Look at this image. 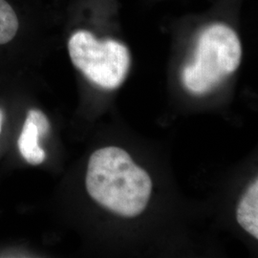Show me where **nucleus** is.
<instances>
[{"mask_svg":"<svg viewBox=\"0 0 258 258\" xmlns=\"http://www.w3.org/2000/svg\"><path fill=\"white\" fill-rule=\"evenodd\" d=\"M86 189L97 203L124 217L145 211L152 190L148 172L126 151L116 147L98 149L87 166Z\"/></svg>","mask_w":258,"mask_h":258,"instance_id":"f257e3e1","label":"nucleus"},{"mask_svg":"<svg viewBox=\"0 0 258 258\" xmlns=\"http://www.w3.org/2000/svg\"><path fill=\"white\" fill-rule=\"evenodd\" d=\"M242 49L236 33L223 24L205 29L198 39L194 61L185 66L182 80L195 95L211 91L240 64Z\"/></svg>","mask_w":258,"mask_h":258,"instance_id":"f03ea898","label":"nucleus"},{"mask_svg":"<svg viewBox=\"0 0 258 258\" xmlns=\"http://www.w3.org/2000/svg\"><path fill=\"white\" fill-rule=\"evenodd\" d=\"M68 51L73 64L104 89L118 88L128 73V49L116 40L101 41L90 32L80 30L69 38Z\"/></svg>","mask_w":258,"mask_h":258,"instance_id":"7ed1b4c3","label":"nucleus"},{"mask_svg":"<svg viewBox=\"0 0 258 258\" xmlns=\"http://www.w3.org/2000/svg\"><path fill=\"white\" fill-rule=\"evenodd\" d=\"M236 218L240 226L258 238V183L251 184L243 195L236 211Z\"/></svg>","mask_w":258,"mask_h":258,"instance_id":"20e7f679","label":"nucleus"},{"mask_svg":"<svg viewBox=\"0 0 258 258\" xmlns=\"http://www.w3.org/2000/svg\"><path fill=\"white\" fill-rule=\"evenodd\" d=\"M39 138L40 135L37 126L26 118L18 141V146L20 154L27 163L34 166L40 165L46 158L45 151L38 144Z\"/></svg>","mask_w":258,"mask_h":258,"instance_id":"39448f33","label":"nucleus"},{"mask_svg":"<svg viewBox=\"0 0 258 258\" xmlns=\"http://www.w3.org/2000/svg\"><path fill=\"white\" fill-rule=\"evenodd\" d=\"M19 29L16 11L7 0H0V45L11 42L17 36Z\"/></svg>","mask_w":258,"mask_h":258,"instance_id":"423d86ee","label":"nucleus"},{"mask_svg":"<svg viewBox=\"0 0 258 258\" xmlns=\"http://www.w3.org/2000/svg\"><path fill=\"white\" fill-rule=\"evenodd\" d=\"M27 118L37 126L40 137L48 134L50 130V122L43 112L37 109H30L28 111Z\"/></svg>","mask_w":258,"mask_h":258,"instance_id":"0eeeda50","label":"nucleus"},{"mask_svg":"<svg viewBox=\"0 0 258 258\" xmlns=\"http://www.w3.org/2000/svg\"><path fill=\"white\" fill-rule=\"evenodd\" d=\"M3 112L0 109V133H1V129H2V121H3Z\"/></svg>","mask_w":258,"mask_h":258,"instance_id":"6e6552de","label":"nucleus"}]
</instances>
